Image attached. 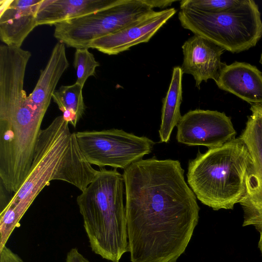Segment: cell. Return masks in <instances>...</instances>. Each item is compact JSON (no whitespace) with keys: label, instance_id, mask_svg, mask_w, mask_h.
<instances>
[{"label":"cell","instance_id":"obj_1","mask_svg":"<svg viewBox=\"0 0 262 262\" xmlns=\"http://www.w3.org/2000/svg\"><path fill=\"white\" fill-rule=\"evenodd\" d=\"M123 176L127 227L160 237L198 225L200 207L179 161L142 159Z\"/></svg>","mask_w":262,"mask_h":262},{"label":"cell","instance_id":"obj_2","mask_svg":"<svg viewBox=\"0 0 262 262\" xmlns=\"http://www.w3.org/2000/svg\"><path fill=\"white\" fill-rule=\"evenodd\" d=\"M62 115L41 129L28 173L18 190L0 213V246H6L14 229L35 198L53 180L70 183L83 191L99 170L82 154L76 133Z\"/></svg>","mask_w":262,"mask_h":262},{"label":"cell","instance_id":"obj_3","mask_svg":"<svg viewBox=\"0 0 262 262\" xmlns=\"http://www.w3.org/2000/svg\"><path fill=\"white\" fill-rule=\"evenodd\" d=\"M253 173L251 155L238 137L204 153L199 151L189 161L187 183L196 198L213 210L232 209L246 198Z\"/></svg>","mask_w":262,"mask_h":262},{"label":"cell","instance_id":"obj_4","mask_svg":"<svg viewBox=\"0 0 262 262\" xmlns=\"http://www.w3.org/2000/svg\"><path fill=\"white\" fill-rule=\"evenodd\" d=\"M124 188L116 169L100 168L77 198L92 250L112 262H119L128 251Z\"/></svg>","mask_w":262,"mask_h":262},{"label":"cell","instance_id":"obj_5","mask_svg":"<svg viewBox=\"0 0 262 262\" xmlns=\"http://www.w3.org/2000/svg\"><path fill=\"white\" fill-rule=\"evenodd\" d=\"M45 114L24 96L0 100V181L8 192H16L28 173Z\"/></svg>","mask_w":262,"mask_h":262},{"label":"cell","instance_id":"obj_6","mask_svg":"<svg viewBox=\"0 0 262 262\" xmlns=\"http://www.w3.org/2000/svg\"><path fill=\"white\" fill-rule=\"evenodd\" d=\"M178 17L184 28L233 53L255 46L262 37L261 15L253 0L220 13L182 9Z\"/></svg>","mask_w":262,"mask_h":262},{"label":"cell","instance_id":"obj_7","mask_svg":"<svg viewBox=\"0 0 262 262\" xmlns=\"http://www.w3.org/2000/svg\"><path fill=\"white\" fill-rule=\"evenodd\" d=\"M153 10L146 0H118L105 9L54 25V36L67 47L89 49L95 39L115 32Z\"/></svg>","mask_w":262,"mask_h":262},{"label":"cell","instance_id":"obj_8","mask_svg":"<svg viewBox=\"0 0 262 262\" xmlns=\"http://www.w3.org/2000/svg\"><path fill=\"white\" fill-rule=\"evenodd\" d=\"M77 141L84 158L91 165L126 169L149 154L155 142L122 129L76 133Z\"/></svg>","mask_w":262,"mask_h":262},{"label":"cell","instance_id":"obj_9","mask_svg":"<svg viewBox=\"0 0 262 262\" xmlns=\"http://www.w3.org/2000/svg\"><path fill=\"white\" fill-rule=\"evenodd\" d=\"M176 139L187 146H221L235 138L231 118L217 111L196 109L182 116L177 125Z\"/></svg>","mask_w":262,"mask_h":262},{"label":"cell","instance_id":"obj_10","mask_svg":"<svg viewBox=\"0 0 262 262\" xmlns=\"http://www.w3.org/2000/svg\"><path fill=\"white\" fill-rule=\"evenodd\" d=\"M250 110L252 114L239 137L247 146L254 165L247 195L239 203L244 211L243 227H255L262 221V104H252Z\"/></svg>","mask_w":262,"mask_h":262},{"label":"cell","instance_id":"obj_11","mask_svg":"<svg viewBox=\"0 0 262 262\" xmlns=\"http://www.w3.org/2000/svg\"><path fill=\"white\" fill-rule=\"evenodd\" d=\"M176 13L173 8L153 10L123 28L95 39L89 48L109 55L118 54L133 46L148 42Z\"/></svg>","mask_w":262,"mask_h":262},{"label":"cell","instance_id":"obj_12","mask_svg":"<svg viewBox=\"0 0 262 262\" xmlns=\"http://www.w3.org/2000/svg\"><path fill=\"white\" fill-rule=\"evenodd\" d=\"M183 74L192 75L195 86L200 88L203 81L217 80L225 65L221 56L226 51L224 48L202 36L194 35L183 43Z\"/></svg>","mask_w":262,"mask_h":262},{"label":"cell","instance_id":"obj_13","mask_svg":"<svg viewBox=\"0 0 262 262\" xmlns=\"http://www.w3.org/2000/svg\"><path fill=\"white\" fill-rule=\"evenodd\" d=\"M42 0L0 1V39L5 45L21 48L38 25L37 13Z\"/></svg>","mask_w":262,"mask_h":262},{"label":"cell","instance_id":"obj_14","mask_svg":"<svg viewBox=\"0 0 262 262\" xmlns=\"http://www.w3.org/2000/svg\"><path fill=\"white\" fill-rule=\"evenodd\" d=\"M218 88L252 104H262V73L254 66L226 63L215 81Z\"/></svg>","mask_w":262,"mask_h":262},{"label":"cell","instance_id":"obj_15","mask_svg":"<svg viewBox=\"0 0 262 262\" xmlns=\"http://www.w3.org/2000/svg\"><path fill=\"white\" fill-rule=\"evenodd\" d=\"M69 66L66 45L58 41L54 47L45 68L40 71L34 90L28 96L30 103L35 108L46 113L57 84Z\"/></svg>","mask_w":262,"mask_h":262},{"label":"cell","instance_id":"obj_16","mask_svg":"<svg viewBox=\"0 0 262 262\" xmlns=\"http://www.w3.org/2000/svg\"><path fill=\"white\" fill-rule=\"evenodd\" d=\"M118 0H42L37 11L38 25H54L115 4Z\"/></svg>","mask_w":262,"mask_h":262},{"label":"cell","instance_id":"obj_17","mask_svg":"<svg viewBox=\"0 0 262 262\" xmlns=\"http://www.w3.org/2000/svg\"><path fill=\"white\" fill-rule=\"evenodd\" d=\"M181 67H174L171 81L163 100L161 122L159 130L160 142L168 143L172 132L182 116L180 105L182 101V76Z\"/></svg>","mask_w":262,"mask_h":262},{"label":"cell","instance_id":"obj_18","mask_svg":"<svg viewBox=\"0 0 262 262\" xmlns=\"http://www.w3.org/2000/svg\"><path fill=\"white\" fill-rule=\"evenodd\" d=\"M83 87L75 82L62 85L55 91L52 99L62 112L64 119L74 127L82 117L86 106L82 95Z\"/></svg>","mask_w":262,"mask_h":262},{"label":"cell","instance_id":"obj_19","mask_svg":"<svg viewBox=\"0 0 262 262\" xmlns=\"http://www.w3.org/2000/svg\"><path fill=\"white\" fill-rule=\"evenodd\" d=\"M100 66L88 48L76 49L73 66L76 72V82L83 87L86 80L96 74V68Z\"/></svg>","mask_w":262,"mask_h":262},{"label":"cell","instance_id":"obj_20","mask_svg":"<svg viewBox=\"0 0 262 262\" xmlns=\"http://www.w3.org/2000/svg\"><path fill=\"white\" fill-rule=\"evenodd\" d=\"M244 0H184L180 9L189 8L210 13H220L239 6Z\"/></svg>","mask_w":262,"mask_h":262},{"label":"cell","instance_id":"obj_21","mask_svg":"<svg viewBox=\"0 0 262 262\" xmlns=\"http://www.w3.org/2000/svg\"><path fill=\"white\" fill-rule=\"evenodd\" d=\"M0 262H25L17 254L7 246L0 251Z\"/></svg>","mask_w":262,"mask_h":262},{"label":"cell","instance_id":"obj_22","mask_svg":"<svg viewBox=\"0 0 262 262\" xmlns=\"http://www.w3.org/2000/svg\"><path fill=\"white\" fill-rule=\"evenodd\" d=\"M66 262H90L76 248L71 249L67 253Z\"/></svg>","mask_w":262,"mask_h":262},{"label":"cell","instance_id":"obj_23","mask_svg":"<svg viewBox=\"0 0 262 262\" xmlns=\"http://www.w3.org/2000/svg\"><path fill=\"white\" fill-rule=\"evenodd\" d=\"M148 4L153 9L155 8H164L170 6L175 1L146 0Z\"/></svg>","mask_w":262,"mask_h":262},{"label":"cell","instance_id":"obj_24","mask_svg":"<svg viewBox=\"0 0 262 262\" xmlns=\"http://www.w3.org/2000/svg\"><path fill=\"white\" fill-rule=\"evenodd\" d=\"M260 235H259V238L258 243V247L259 248V250L261 253V256H262V231L259 232Z\"/></svg>","mask_w":262,"mask_h":262},{"label":"cell","instance_id":"obj_25","mask_svg":"<svg viewBox=\"0 0 262 262\" xmlns=\"http://www.w3.org/2000/svg\"><path fill=\"white\" fill-rule=\"evenodd\" d=\"M259 62L262 64V53H261V54L260 55V58Z\"/></svg>","mask_w":262,"mask_h":262},{"label":"cell","instance_id":"obj_26","mask_svg":"<svg viewBox=\"0 0 262 262\" xmlns=\"http://www.w3.org/2000/svg\"><path fill=\"white\" fill-rule=\"evenodd\" d=\"M260 230L261 231H262V224H261V225L260 226Z\"/></svg>","mask_w":262,"mask_h":262}]
</instances>
